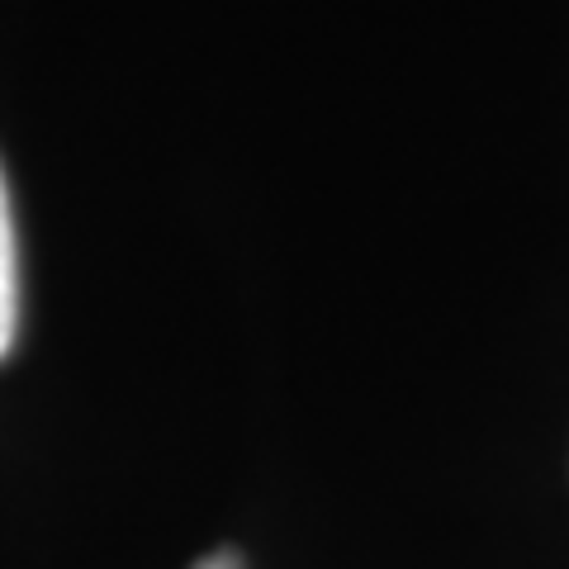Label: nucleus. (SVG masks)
Listing matches in <instances>:
<instances>
[{"instance_id":"nucleus-1","label":"nucleus","mask_w":569,"mask_h":569,"mask_svg":"<svg viewBox=\"0 0 569 569\" xmlns=\"http://www.w3.org/2000/svg\"><path fill=\"white\" fill-rule=\"evenodd\" d=\"M14 328H20V257H14V219L0 176V356L14 347Z\"/></svg>"},{"instance_id":"nucleus-2","label":"nucleus","mask_w":569,"mask_h":569,"mask_svg":"<svg viewBox=\"0 0 569 569\" xmlns=\"http://www.w3.org/2000/svg\"><path fill=\"white\" fill-rule=\"evenodd\" d=\"M194 569H242V560L233 556V550H219V556H209L204 565H194Z\"/></svg>"}]
</instances>
